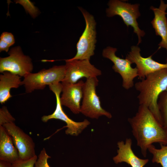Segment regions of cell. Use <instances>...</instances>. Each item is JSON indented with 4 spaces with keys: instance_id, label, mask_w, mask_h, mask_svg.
<instances>
[{
    "instance_id": "1",
    "label": "cell",
    "mask_w": 167,
    "mask_h": 167,
    "mask_svg": "<svg viewBox=\"0 0 167 167\" xmlns=\"http://www.w3.org/2000/svg\"><path fill=\"white\" fill-rule=\"evenodd\" d=\"M132 134L146 157L148 147L152 143L167 145V128L163 126L146 106L139 105L135 116L128 118Z\"/></svg>"
},
{
    "instance_id": "2",
    "label": "cell",
    "mask_w": 167,
    "mask_h": 167,
    "mask_svg": "<svg viewBox=\"0 0 167 167\" xmlns=\"http://www.w3.org/2000/svg\"><path fill=\"white\" fill-rule=\"evenodd\" d=\"M141 80L134 84L139 92V105L148 108L162 125L157 102L160 94L167 90V68L151 73Z\"/></svg>"
},
{
    "instance_id": "3",
    "label": "cell",
    "mask_w": 167,
    "mask_h": 167,
    "mask_svg": "<svg viewBox=\"0 0 167 167\" xmlns=\"http://www.w3.org/2000/svg\"><path fill=\"white\" fill-rule=\"evenodd\" d=\"M65 65L55 66L48 69H43L37 73H30L24 77L21 85H24L26 92L43 89L46 86L62 82L65 76Z\"/></svg>"
},
{
    "instance_id": "4",
    "label": "cell",
    "mask_w": 167,
    "mask_h": 167,
    "mask_svg": "<svg viewBox=\"0 0 167 167\" xmlns=\"http://www.w3.org/2000/svg\"><path fill=\"white\" fill-rule=\"evenodd\" d=\"M106 9L107 16L112 17L116 15L120 16L127 27H133L134 32L138 37L137 45L141 43V37L145 35V32L139 27L137 19L140 16L139 10V4H131L118 0H110Z\"/></svg>"
},
{
    "instance_id": "5",
    "label": "cell",
    "mask_w": 167,
    "mask_h": 167,
    "mask_svg": "<svg viewBox=\"0 0 167 167\" xmlns=\"http://www.w3.org/2000/svg\"><path fill=\"white\" fill-rule=\"evenodd\" d=\"M98 82L97 77H93L87 79L84 83L80 113L92 119H98L102 116L111 118V113L101 107L99 97L96 94V88Z\"/></svg>"
},
{
    "instance_id": "6",
    "label": "cell",
    "mask_w": 167,
    "mask_h": 167,
    "mask_svg": "<svg viewBox=\"0 0 167 167\" xmlns=\"http://www.w3.org/2000/svg\"><path fill=\"white\" fill-rule=\"evenodd\" d=\"M84 18L86 26L77 44V53L70 59L90 60L94 55L96 43V23L93 16L81 7H78Z\"/></svg>"
},
{
    "instance_id": "7",
    "label": "cell",
    "mask_w": 167,
    "mask_h": 167,
    "mask_svg": "<svg viewBox=\"0 0 167 167\" xmlns=\"http://www.w3.org/2000/svg\"><path fill=\"white\" fill-rule=\"evenodd\" d=\"M8 54L9 56L0 58L1 73L8 71L24 77L31 73L33 69L31 59L24 54L20 46L12 48Z\"/></svg>"
},
{
    "instance_id": "8",
    "label": "cell",
    "mask_w": 167,
    "mask_h": 167,
    "mask_svg": "<svg viewBox=\"0 0 167 167\" xmlns=\"http://www.w3.org/2000/svg\"><path fill=\"white\" fill-rule=\"evenodd\" d=\"M50 89L55 95L56 105L54 112L51 114L44 115L41 118L42 121L46 122L51 119H57L64 122L66 124L65 127L67 129L65 133L67 135L77 136L90 124V122L85 119L81 122H76L70 118L64 112L60 102V94L62 91V85L60 83L49 86Z\"/></svg>"
},
{
    "instance_id": "9",
    "label": "cell",
    "mask_w": 167,
    "mask_h": 167,
    "mask_svg": "<svg viewBox=\"0 0 167 167\" xmlns=\"http://www.w3.org/2000/svg\"><path fill=\"white\" fill-rule=\"evenodd\" d=\"M117 51L116 48L108 46L103 50L102 55L103 57L113 63L112 69L121 76L122 87L128 90L134 86V80L138 76L137 69L136 67L133 68L131 67V63L127 59L117 56L115 54Z\"/></svg>"
},
{
    "instance_id": "10",
    "label": "cell",
    "mask_w": 167,
    "mask_h": 167,
    "mask_svg": "<svg viewBox=\"0 0 167 167\" xmlns=\"http://www.w3.org/2000/svg\"><path fill=\"white\" fill-rule=\"evenodd\" d=\"M65 77L61 82L75 84L80 79L97 77L101 75V71L91 64L88 60H65Z\"/></svg>"
},
{
    "instance_id": "11",
    "label": "cell",
    "mask_w": 167,
    "mask_h": 167,
    "mask_svg": "<svg viewBox=\"0 0 167 167\" xmlns=\"http://www.w3.org/2000/svg\"><path fill=\"white\" fill-rule=\"evenodd\" d=\"M2 126L11 137L18 151L19 159L27 160L36 155L35 144L32 139L14 122L5 124Z\"/></svg>"
},
{
    "instance_id": "12",
    "label": "cell",
    "mask_w": 167,
    "mask_h": 167,
    "mask_svg": "<svg viewBox=\"0 0 167 167\" xmlns=\"http://www.w3.org/2000/svg\"><path fill=\"white\" fill-rule=\"evenodd\" d=\"M140 51V48L138 46L133 45L126 57L131 64H136L139 79H144L151 73L167 68V63H161L154 60L152 58V55L147 58L143 57Z\"/></svg>"
},
{
    "instance_id": "13",
    "label": "cell",
    "mask_w": 167,
    "mask_h": 167,
    "mask_svg": "<svg viewBox=\"0 0 167 167\" xmlns=\"http://www.w3.org/2000/svg\"><path fill=\"white\" fill-rule=\"evenodd\" d=\"M84 84L82 80L75 84L61 83L62 93L60 97L61 105L68 108L75 114L80 113V103L83 97Z\"/></svg>"
},
{
    "instance_id": "14",
    "label": "cell",
    "mask_w": 167,
    "mask_h": 167,
    "mask_svg": "<svg viewBox=\"0 0 167 167\" xmlns=\"http://www.w3.org/2000/svg\"><path fill=\"white\" fill-rule=\"evenodd\" d=\"M132 140L131 138L126 139L125 142L119 141L117 143L118 149L117 154L113 157L114 163L118 164L123 162L131 167H143L149 161L148 159H142L137 157L131 148Z\"/></svg>"
},
{
    "instance_id": "15",
    "label": "cell",
    "mask_w": 167,
    "mask_h": 167,
    "mask_svg": "<svg viewBox=\"0 0 167 167\" xmlns=\"http://www.w3.org/2000/svg\"><path fill=\"white\" fill-rule=\"evenodd\" d=\"M150 9L154 14V17L151 23L156 35L160 36L161 38L158 45L167 50V19L165 15L167 3H165L163 1L161 0L159 8L151 6Z\"/></svg>"
},
{
    "instance_id": "16",
    "label": "cell",
    "mask_w": 167,
    "mask_h": 167,
    "mask_svg": "<svg viewBox=\"0 0 167 167\" xmlns=\"http://www.w3.org/2000/svg\"><path fill=\"white\" fill-rule=\"evenodd\" d=\"M19 160V152L11 137L0 126V160L12 164Z\"/></svg>"
},
{
    "instance_id": "17",
    "label": "cell",
    "mask_w": 167,
    "mask_h": 167,
    "mask_svg": "<svg viewBox=\"0 0 167 167\" xmlns=\"http://www.w3.org/2000/svg\"><path fill=\"white\" fill-rule=\"evenodd\" d=\"M0 75V102L5 103L12 96L10 91L12 88H17L21 86L20 77L8 71Z\"/></svg>"
},
{
    "instance_id": "18",
    "label": "cell",
    "mask_w": 167,
    "mask_h": 167,
    "mask_svg": "<svg viewBox=\"0 0 167 167\" xmlns=\"http://www.w3.org/2000/svg\"><path fill=\"white\" fill-rule=\"evenodd\" d=\"M161 146V148L158 149L152 144L148 150L153 155L152 163L160 164L162 167H167V145Z\"/></svg>"
},
{
    "instance_id": "19",
    "label": "cell",
    "mask_w": 167,
    "mask_h": 167,
    "mask_svg": "<svg viewBox=\"0 0 167 167\" xmlns=\"http://www.w3.org/2000/svg\"><path fill=\"white\" fill-rule=\"evenodd\" d=\"M157 105L162 125L167 128V90L162 92L159 95Z\"/></svg>"
},
{
    "instance_id": "20",
    "label": "cell",
    "mask_w": 167,
    "mask_h": 167,
    "mask_svg": "<svg viewBox=\"0 0 167 167\" xmlns=\"http://www.w3.org/2000/svg\"><path fill=\"white\" fill-rule=\"evenodd\" d=\"M16 3L22 5L26 11L33 17H36L39 13L38 10L29 0H16Z\"/></svg>"
},
{
    "instance_id": "21",
    "label": "cell",
    "mask_w": 167,
    "mask_h": 167,
    "mask_svg": "<svg viewBox=\"0 0 167 167\" xmlns=\"http://www.w3.org/2000/svg\"><path fill=\"white\" fill-rule=\"evenodd\" d=\"M15 118L11 115L5 106L0 109V126L8 123L14 122Z\"/></svg>"
},
{
    "instance_id": "22",
    "label": "cell",
    "mask_w": 167,
    "mask_h": 167,
    "mask_svg": "<svg viewBox=\"0 0 167 167\" xmlns=\"http://www.w3.org/2000/svg\"><path fill=\"white\" fill-rule=\"evenodd\" d=\"M51 158L46 153L44 148L41 151L35 165V167H50L48 162V160Z\"/></svg>"
},
{
    "instance_id": "23",
    "label": "cell",
    "mask_w": 167,
    "mask_h": 167,
    "mask_svg": "<svg viewBox=\"0 0 167 167\" xmlns=\"http://www.w3.org/2000/svg\"><path fill=\"white\" fill-rule=\"evenodd\" d=\"M37 156L36 155L27 160H19L12 164V167H35Z\"/></svg>"
},
{
    "instance_id": "24",
    "label": "cell",
    "mask_w": 167,
    "mask_h": 167,
    "mask_svg": "<svg viewBox=\"0 0 167 167\" xmlns=\"http://www.w3.org/2000/svg\"><path fill=\"white\" fill-rule=\"evenodd\" d=\"M0 40H2L9 44L11 46L13 45L15 42V40L13 34L10 32H4L1 35Z\"/></svg>"
},
{
    "instance_id": "25",
    "label": "cell",
    "mask_w": 167,
    "mask_h": 167,
    "mask_svg": "<svg viewBox=\"0 0 167 167\" xmlns=\"http://www.w3.org/2000/svg\"><path fill=\"white\" fill-rule=\"evenodd\" d=\"M11 46L2 40H0V51H5L7 52Z\"/></svg>"
},
{
    "instance_id": "26",
    "label": "cell",
    "mask_w": 167,
    "mask_h": 167,
    "mask_svg": "<svg viewBox=\"0 0 167 167\" xmlns=\"http://www.w3.org/2000/svg\"><path fill=\"white\" fill-rule=\"evenodd\" d=\"M0 167H12V164L6 161L0 160Z\"/></svg>"
}]
</instances>
